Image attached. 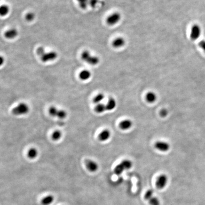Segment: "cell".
<instances>
[{
	"label": "cell",
	"instance_id": "obj_28",
	"mask_svg": "<svg viewBox=\"0 0 205 205\" xmlns=\"http://www.w3.org/2000/svg\"><path fill=\"white\" fill-rule=\"evenodd\" d=\"M153 190H149L146 191L144 195V198L146 200H149L153 196Z\"/></svg>",
	"mask_w": 205,
	"mask_h": 205
},
{
	"label": "cell",
	"instance_id": "obj_13",
	"mask_svg": "<svg viewBox=\"0 0 205 205\" xmlns=\"http://www.w3.org/2000/svg\"><path fill=\"white\" fill-rule=\"evenodd\" d=\"M145 98L147 102L149 103H153L156 101L157 97L156 94L155 93H154L153 92H149L146 94Z\"/></svg>",
	"mask_w": 205,
	"mask_h": 205
},
{
	"label": "cell",
	"instance_id": "obj_16",
	"mask_svg": "<svg viewBox=\"0 0 205 205\" xmlns=\"http://www.w3.org/2000/svg\"><path fill=\"white\" fill-rule=\"evenodd\" d=\"M54 197L53 196L48 195L45 197L42 201V204L43 205H50L54 201Z\"/></svg>",
	"mask_w": 205,
	"mask_h": 205
},
{
	"label": "cell",
	"instance_id": "obj_8",
	"mask_svg": "<svg viewBox=\"0 0 205 205\" xmlns=\"http://www.w3.org/2000/svg\"><path fill=\"white\" fill-rule=\"evenodd\" d=\"M85 164L87 169L91 172H96L98 169V165L97 164V163L91 159L86 160Z\"/></svg>",
	"mask_w": 205,
	"mask_h": 205
},
{
	"label": "cell",
	"instance_id": "obj_33",
	"mask_svg": "<svg viewBox=\"0 0 205 205\" xmlns=\"http://www.w3.org/2000/svg\"><path fill=\"white\" fill-rule=\"evenodd\" d=\"M199 46L201 48V49H202L204 51L205 53V40H202L198 43Z\"/></svg>",
	"mask_w": 205,
	"mask_h": 205
},
{
	"label": "cell",
	"instance_id": "obj_14",
	"mask_svg": "<svg viewBox=\"0 0 205 205\" xmlns=\"http://www.w3.org/2000/svg\"><path fill=\"white\" fill-rule=\"evenodd\" d=\"M117 101L113 98H110L106 105L107 111H112L117 107Z\"/></svg>",
	"mask_w": 205,
	"mask_h": 205
},
{
	"label": "cell",
	"instance_id": "obj_29",
	"mask_svg": "<svg viewBox=\"0 0 205 205\" xmlns=\"http://www.w3.org/2000/svg\"><path fill=\"white\" fill-rule=\"evenodd\" d=\"M35 18V15L33 13H29L25 16V19L28 21H33Z\"/></svg>",
	"mask_w": 205,
	"mask_h": 205
},
{
	"label": "cell",
	"instance_id": "obj_4",
	"mask_svg": "<svg viewBox=\"0 0 205 205\" xmlns=\"http://www.w3.org/2000/svg\"><path fill=\"white\" fill-rule=\"evenodd\" d=\"M201 29L199 25L194 24L192 26L190 31V38L193 40H196L201 35Z\"/></svg>",
	"mask_w": 205,
	"mask_h": 205
},
{
	"label": "cell",
	"instance_id": "obj_18",
	"mask_svg": "<svg viewBox=\"0 0 205 205\" xmlns=\"http://www.w3.org/2000/svg\"><path fill=\"white\" fill-rule=\"evenodd\" d=\"M38 155V151L36 149L32 148L30 149L28 152V157L31 159L36 158Z\"/></svg>",
	"mask_w": 205,
	"mask_h": 205
},
{
	"label": "cell",
	"instance_id": "obj_34",
	"mask_svg": "<svg viewBox=\"0 0 205 205\" xmlns=\"http://www.w3.org/2000/svg\"><path fill=\"white\" fill-rule=\"evenodd\" d=\"M1 65H2L3 64V62H4V59H3V57H1Z\"/></svg>",
	"mask_w": 205,
	"mask_h": 205
},
{
	"label": "cell",
	"instance_id": "obj_27",
	"mask_svg": "<svg viewBox=\"0 0 205 205\" xmlns=\"http://www.w3.org/2000/svg\"><path fill=\"white\" fill-rule=\"evenodd\" d=\"M149 203L151 205H160V201L157 197L153 196L149 200Z\"/></svg>",
	"mask_w": 205,
	"mask_h": 205
},
{
	"label": "cell",
	"instance_id": "obj_26",
	"mask_svg": "<svg viewBox=\"0 0 205 205\" xmlns=\"http://www.w3.org/2000/svg\"><path fill=\"white\" fill-rule=\"evenodd\" d=\"M67 112L63 110H59L57 114V117L60 118V119H63L67 117Z\"/></svg>",
	"mask_w": 205,
	"mask_h": 205
},
{
	"label": "cell",
	"instance_id": "obj_9",
	"mask_svg": "<svg viewBox=\"0 0 205 205\" xmlns=\"http://www.w3.org/2000/svg\"><path fill=\"white\" fill-rule=\"evenodd\" d=\"M125 44V40L123 38L121 37L115 38L112 42V46L115 48H120L123 47Z\"/></svg>",
	"mask_w": 205,
	"mask_h": 205
},
{
	"label": "cell",
	"instance_id": "obj_20",
	"mask_svg": "<svg viewBox=\"0 0 205 205\" xmlns=\"http://www.w3.org/2000/svg\"><path fill=\"white\" fill-rule=\"evenodd\" d=\"M61 137H62V133L59 130L55 131L51 135V138L55 141H57L60 140Z\"/></svg>",
	"mask_w": 205,
	"mask_h": 205
},
{
	"label": "cell",
	"instance_id": "obj_17",
	"mask_svg": "<svg viewBox=\"0 0 205 205\" xmlns=\"http://www.w3.org/2000/svg\"><path fill=\"white\" fill-rule=\"evenodd\" d=\"M94 110L97 113L101 114L102 113L105 112V111H107V107H106V105L101 104V103L97 104V105H96V107H95Z\"/></svg>",
	"mask_w": 205,
	"mask_h": 205
},
{
	"label": "cell",
	"instance_id": "obj_23",
	"mask_svg": "<svg viewBox=\"0 0 205 205\" xmlns=\"http://www.w3.org/2000/svg\"><path fill=\"white\" fill-rule=\"evenodd\" d=\"M104 98H105V95L103 94L100 93L94 97V98L93 99V102L96 104H100L102 100H104Z\"/></svg>",
	"mask_w": 205,
	"mask_h": 205
},
{
	"label": "cell",
	"instance_id": "obj_3",
	"mask_svg": "<svg viewBox=\"0 0 205 205\" xmlns=\"http://www.w3.org/2000/svg\"><path fill=\"white\" fill-rule=\"evenodd\" d=\"M121 19V15L118 12H115L110 14L107 19V23L110 26L115 25L119 22Z\"/></svg>",
	"mask_w": 205,
	"mask_h": 205
},
{
	"label": "cell",
	"instance_id": "obj_25",
	"mask_svg": "<svg viewBox=\"0 0 205 205\" xmlns=\"http://www.w3.org/2000/svg\"><path fill=\"white\" fill-rule=\"evenodd\" d=\"M79 3V5L80 7L82 9L85 10L87 8V5L88 4L89 0H77Z\"/></svg>",
	"mask_w": 205,
	"mask_h": 205
},
{
	"label": "cell",
	"instance_id": "obj_7",
	"mask_svg": "<svg viewBox=\"0 0 205 205\" xmlns=\"http://www.w3.org/2000/svg\"><path fill=\"white\" fill-rule=\"evenodd\" d=\"M155 148L159 151L166 152L169 150L170 145L169 143L164 141H158L154 144Z\"/></svg>",
	"mask_w": 205,
	"mask_h": 205
},
{
	"label": "cell",
	"instance_id": "obj_6",
	"mask_svg": "<svg viewBox=\"0 0 205 205\" xmlns=\"http://www.w3.org/2000/svg\"><path fill=\"white\" fill-rule=\"evenodd\" d=\"M58 57V54L55 51H50L49 52H45L43 55L40 57L42 61L43 62H47L48 61H52L55 60Z\"/></svg>",
	"mask_w": 205,
	"mask_h": 205
},
{
	"label": "cell",
	"instance_id": "obj_5",
	"mask_svg": "<svg viewBox=\"0 0 205 205\" xmlns=\"http://www.w3.org/2000/svg\"><path fill=\"white\" fill-rule=\"evenodd\" d=\"M168 177L165 174H161L158 177L156 182V185L159 189H163L168 183Z\"/></svg>",
	"mask_w": 205,
	"mask_h": 205
},
{
	"label": "cell",
	"instance_id": "obj_1",
	"mask_svg": "<svg viewBox=\"0 0 205 205\" xmlns=\"http://www.w3.org/2000/svg\"><path fill=\"white\" fill-rule=\"evenodd\" d=\"M81 58L83 60L92 65H96L99 62V59L98 57L91 55L90 52L87 50L82 52Z\"/></svg>",
	"mask_w": 205,
	"mask_h": 205
},
{
	"label": "cell",
	"instance_id": "obj_2",
	"mask_svg": "<svg viewBox=\"0 0 205 205\" xmlns=\"http://www.w3.org/2000/svg\"><path fill=\"white\" fill-rule=\"evenodd\" d=\"M29 111V107L28 105L21 102L13 109L12 113L14 115H22L28 114Z\"/></svg>",
	"mask_w": 205,
	"mask_h": 205
},
{
	"label": "cell",
	"instance_id": "obj_24",
	"mask_svg": "<svg viewBox=\"0 0 205 205\" xmlns=\"http://www.w3.org/2000/svg\"><path fill=\"white\" fill-rule=\"evenodd\" d=\"M58 110H58V109H57L55 107H50V108H49V114H50V115H51L52 117H57V114H58Z\"/></svg>",
	"mask_w": 205,
	"mask_h": 205
},
{
	"label": "cell",
	"instance_id": "obj_19",
	"mask_svg": "<svg viewBox=\"0 0 205 205\" xmlns=\"http://www.w3.org/2000/svg\"><path fill=\"white\" fill-rule=\"evenodd\" d=\"M125 170V167L121 162L118 165H117V166L115 167V169H114V172L117 175H120Z\"/></svg>",
	"mask_w": 205,
	"mask_h": 205
},
{
	"label": "cell",
	"instance_id": "obj_12",
	"mask_svg": "<svg viewBox=\"0 0 205 205\" xmlns=\"http://www.w3.org/2000/svg\"><path fill=\"white\" fill-rule=\"evenodd\" d=\"M18 31L15 29H9L7 31H6L4 34V36L7 39H14L18 35Z\"/></svg>",
	"mask_w": 205,
	"mask_h": 205
},
{
	"label": "cell",
	"instance_id": "obj_15",
	"mask_svg": "<svg viewBox=\"0 0 205 205\" xmlns=\"http://www.w3.org/2000/svg\"><path fill=\"white\" fill-rule=\"evenodd\" d=\"M91 73L89 71L87 70H83L79 73V78L82 80H86L91 77Z\"/></svg>",
	"mask_w": 205,
	"mask_h": 205
},
{
	"label": "cell",
	"instance_id": "obj_10",
	"mask_svg": "<svg viewBox=\"0 0 205 205\" xmlns=\"http://www.w3.org/2000/svg\"><path fill=\"white\" fill-rule=\"evenodd\" d=\"M133 125V123L132 121L129 119H125L121 122L119 127L123 130H127L132 127Z\"/></svg>",
	"mask_w": 205,
	"mask_h": 205
},
{
	"label": "cell",
	"instance_id": "obj_11",
	"mask_svg": "<svg viewBox=\"0 0 205 205\" xmlns=\"http://www.w3.org/2000/svg\"><path fill=\"white\" fill-rule=\"evenodd\" d=\"M111 137V132L108 130H104L99 134L98 138L101 141H107Z\"/></svg>",
	"mask_w": 205,
	"mask_h": 205
},
{
	"label": "cell",
	"instance_id": "obj_22",
	"mask_svg": "<svg viewBox=\"0 0 205 205\" xmlns=\"http://www.w3.org/2000/svg\"><path fill=\"white\" fill-rule=\"evenodd\" d=\"M9 11V8L6 5H2L0 8V14L1 16H5L8 13Z\"/></svg>",
	"mask_w": 205,
	"mask_h": 205
},
{
	"label": "cell",
	"instance_id": "obj_31",
	"mask_svg": "<svg viewBox=\"0 0 205 205\" xmlns=\"http://www.w3.org/2000/svg\"><path fill=\"white\" fill-rule=\"evenodd\" d=\"M98 1V0H89L88 4L92 8H94L96 7Z\"/></svg>",
	"mask_w": 205,
	"mask_h": 205
},
{
	"label": "cell",
	"instance_id": "obj_30",
	"mask_svg": "<svg viewBox=\"0 0 205 205\" xmlns=\"http://www.w3.org/2000/svg\"><path fill=\"white\" fill-rule=\"evenodd\" d=\"M45 53V52L44 48L43 47H40L37 50V53L40 57L43 55Z\"/></svg>",
	"mask_w": 205,
	"mask_h": 205
},
{
	"label": "cell",
	"instance_id": "obj_21",
	"mask_svg": "<svg viewBox=\"0 0 205 205\" xmlns=\"http://www.w3.org/2000/svg\"><path fill=\"white\" fill-rule=\"evenodd\" d=\"M121 163L123 164L124 167H125V170L130 169L133 166V163L132 161L129 160V159H125L123 161H122Z\"/></svg>",
	"mask_w": 205,
	"mask_h": 205
},
{
	"label": "cell",
	"instance_id": "obj_32",
	"mask_svg": "<svg viewBox=\"0 0 205 205\" xmlns=\"http://www.w3.org/2000/svg\"><path fill=\"white\" fill-rule=\"evenodd\" d=\"M159 114H160V115H161V117H166L167 115H168V110L166 109H163L161 110V111H160V113H159Z\"/></svg>",
	"mask_w": 205,
	"mask_h": 205
}]
</instances>
